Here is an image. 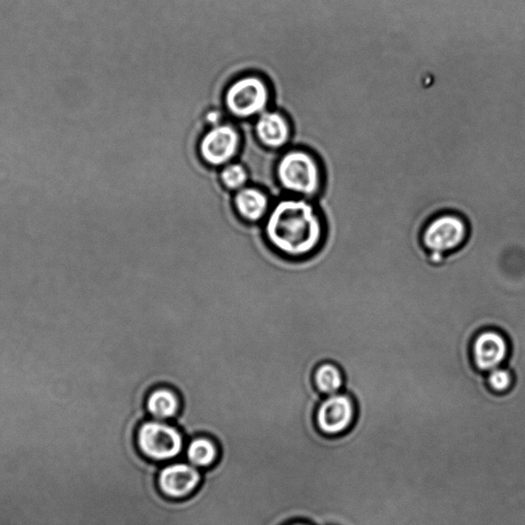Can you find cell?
<instances>
[{
	"label": "cell",
	"instance_id": "30bf717a",
	"mask_svg": "<svg viewBox=\"0 0 525 525\" xmlns=\"http://www.w3.org/2000/svg\"><path fill=\"white\" fill-rule=\"evenodd\" d=\"M253 133L266 148L282 151L290 147L292 129L287 115L280 110H268L254 119Z\"/></svg>",
	"mask_w": 525,
	"mask_h": 525
},
{
	"label": "cell",
	"instance_id": "3957f363",
	"mask_svg": "<svg viewBox=\"0 0 525 525\" xmlns=\"http://www.w3.org/2000/svg\"><path fill=\"white\" fill-rule=\"evenodd\" d=\"M272 91L265 77L249 73L236 77L223 95V106L234 120H253L272 108Z\"/></svg>",
	"mask_w": 525,
	"mask_h": 525
},
{
	"label": "cell",
	"instance_id": "5b68a950",
	"mask_svg": "<svg viewBox=\"0 0 525 525\" xmlns=\"http://www.w3.org/2000/svg\"><path fill=\"white\" fill-rule=\"evenodd\" d=\"M137 444L146 458L157 462H169L179 457L186 442L182 432L174 424L150 419L138 426Z\"/></svg>",
	"mask_w": 525,
	"mask_h": 525
},
{
	"label": "cell",
	"instance_id": "5bb4252c",
	"mask_svg": "<svg viewBox=\"0 0 525 525\" xmlns=\"http://www.w3.org/2000/svg\"><path fill=\"white\" fill-rule=\"evenodd\" d=\"M185 450L189 464L198 469L212 467L219 457L217 444L206 436L190 439Z\"/></svg>",
	"mask_w": 525,
	"mask_h": 525
},
{
	"label": "cell",
	"instance_id": "7a4b0ae2",
	"mask_svg": "<svg viewBox=\"0 0 525 525\" xmlns=\"http://www.w3.org/2000/svg\"><path fill=\"white\" fill-rule=\"evenodd\" d=\"M276 177L284 192L312 202L320 196L324 186L321 162L311 150L305 148L282 152L276 165Z\"/></svg>",
	"mask_w": 525,
	"mask_h": 525
},
{
	"label": "cell",
	"instance_id": "e0dca14e",
	"mask_svg": "<svg viewBox=\"0 0 525 525\" xmlns=\"http://www.w3.org/2000/svg\"><path fill=\"white\" fill-rule=\"evenodd\" d=\"M291 525H311L306 522H296V523H292Z\"/></svg>",
	"mask_w": 525,
	"mask_h": 525
},
{
	"label": "cell",
	"instance_id": "4fadbf2b",
	"mask_svg": "<svg viewBox=\"0 0 525 525\" xmlns=\"http://www.w3.org/2000/svg\"><path fill=\"white\" fill-rule=\"evenodd\" d=\"M313 382L323 396H333L345 389V376L341 368L335 362L324 361L316 367Z\"/></svg>",
	"mask_w": 525,
	"mask_h": 525
},
{
	"label": "cell",
	"instance_id": "8992f818",
	"mask_svg": "<svg viewBox=\"0 0 525 525\" xmlns=\"http://www.w3.org/2000/svg\"><path fill=\"white\" fill-rule=\"evenodd\" d=\"M243 135L234 121H224L207 129L198 142V153L205 165L222 168L238 158L242 151Z\"/></svg>",
	"mask_w": 525,
	"mask_h": 525
},
{
	"label": "cell",
	"instance_id": "6da1fadb",
	"mask_svg": "<svg viewBox=\"0 0 525 525\" xmlns=\"http://www.w3.org/2000/svg\"><path fill=\"white\" fill-rule=\"evenodd\" d=\"M262 228L272 248L291 260L310 258L321 249L327 236L319 206L303 197L277 200Z\"/></svg>",
	"mask_w": 525,
	"mask_h": 525
},
{
	"label": "cell",
	"instance_id": "ba28073f",
	"mask_svg": "<svg viewBox=\"0 0 525 525\" xmlns=\"http://www.w3.org/2000/svg\"><path fill=\"white\" fill-rule=\"evenodd\" d=\"M511 354V339L498 329H482L471 339L470 357L478 372L488 374L506 366Z\"/></svg>",
	"mask_w": 525,
	"mask_h": 525
},
{
	"label": "cell",
	"instance_id": "9c48e42d",
	"mask_svg": "<svg viewBox=\"0 0 525 525\" xmlns=\"http://www.w3.org/2000/svg\"><path fill=\"white\" fill-rule=\"evenodd\" d=\"M158 486L169 499L182 500L195 492L202 482L200 470L187 463L177 462L167 464L159 471Z\"/></svg>",
	"mask_w": 525,
	"mask_h": 525
},
{
	"label": "cell",
	"instance_id": "9a60e30c",
	"mask_svg": "<svg viewBox=\"0 0 525 525\" xmlns=\"http://www.w3.org/2000/svg\"><path fill=\"white\" fill-rule=\"evenodd\" d=\"M219 175L223 186L231 192L248 186L250 182L248 169L239 161L231 162V164L223 167Z\"/></svg>",
	"mask_w": 525,
	"mask_h": 525
},
{
	"label": "cell",
	"instance_id": "52a82bcc",
	"mask_svg": "<svg viewBox=\"0 0 525 525\" xmlns=\"http://www.w3.org/2000/svg\"><path fill=\"white\" fill-rule=\"evenodd\" d=\"M358 412L357 400L344 390L320 401L315 412V424L321 434L338 436L352 427Z\"/></svg>",
	"mask_w": 525,
	"mask_h": 525
},
{
	"label": "cell",
	"instance_id": "2e32d148",
	"mask_svg": "<svg viewBox=\"0 0 525 525\" xmlns=\"http://www.w3.org/2000/svg\"><path fill=\"white\" fill-rule=\"evenodd\" d=\"M485 381L488 387L497 394H504L511 391L515 385V375L508 366H503L491 370L485 374Z\"/></svg>",
	"mask_w": 525,
	"mask_h": 525
},
{
	"label": "cell",
	"instance_id": "7c38bea8",
	"mask_svg": "<svg viewBox=\"0 0 525 525\" xmlns=\"http://www.w3.org/2000/svg\"><path fill=\"white\" fill-rule=\"evenodd\" d=\"M181 400L177 393L165 386L154 388L146 398V409L150 419L171 421L179 414Z\"/></svg>",
	"mask_w": 525,
	"mask_h": 525
},
{
	"label": "cell",
	"instance_id": "8fae6325",
	"mask_svg": "<svg viewBox=\"0 0 525 525\" xmlns=\"http://www.w3.org/2000/svg\"><path fill=\"white\" fill-rule=\"evenodd\" d=\"M234 205L239 217L250 223H259L266 217L272 198L267 193L257 187L245 186L236 191L234 196Z\"/></svg>",
	"mask_w": 525,
	"mask_h": 525
},
{
	"label": "cell",
	"instance_id": "277c9868",
	"mask_svg": "<svg viewBox=\"0 0 525 525\" xmlns=\"http://www.w3.org/2000/svg\"><path fill=\"white\" fill-rule=\"evenodd\" d=\"M469 234V223L464 215L453 211H442L425 222L420 242L428 253L446 257L466 243Z\"/></svg>",
	"mask_w": 525,
	"mask_h": 525
}]
</instances>
